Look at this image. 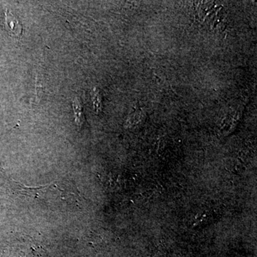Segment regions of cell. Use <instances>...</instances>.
<instances>
[{
    "label": "cell",
    "mask_w": 257,
    "mask_h": 257,
    "mask_svg": "<svg viewBox=\"0 0 257 257\" xmlns=\"http://www.w3.org/2000/svg\"><path fill=\"white\" fill-rule=\"evenodd\" d=\"M42 92H43V87H42V84L39 82L38 79L37 78L36 80V99L37 101H40V97L42 95Z\"/></svg>",
    "instance_id": "cell-3"
},
{
    "label": "cell",
    "mask_w": 257,
    "mask_h": 257,
    "mask_svg": "<svg viewBox=\"0 0 257 257\" xmlns=\"http://www.w3.org/2000/svg\"><path fill=\"white\" fill-rule=\"evenodd\" d=\"M5 18H6L5 25H6L7 30L11 35H16L18 37L20 36L22 32H23V27H22L21 24H20L16 17L13 15V13L7 10Z\"/></svg>",
    "instance_id": "cell-1"
},
{
    "label": "cell",
    "mask_w": 257,
    "mask_h": 257,
    "mask_svg": "<svg viewBox=\"0 0 257 257\" xmlns=\"http://www.w3.org/2000/svg\"><path fill=\"white\" fill-rule=\"evenodd\" d=\"M73 109L75 114V121L79 126H82L84 121V114H83L82 106L79 102L78 98L76 97L73 101Z\"/></svg>",
    "instance_id": "cell-2"
}]
</instances>
